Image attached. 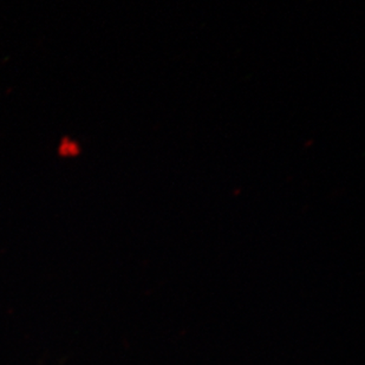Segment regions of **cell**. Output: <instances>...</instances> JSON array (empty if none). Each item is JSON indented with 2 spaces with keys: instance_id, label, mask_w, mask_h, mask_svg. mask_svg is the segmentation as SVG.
I'll return each instance as SVG.
<instances>
[{
  "instance_id": "cell-1",
  "label": "cell",
  "mask_w": 365,
  "mask_h": 365,
  "mask_svg": "<svg viewBox=\"0 0 365 365\" xmlns=\"http://www.w3.org/2000/svg\"><path fill=\"white\" fill-rule=\"evenodd\" d=\"M80 153V148L75 142L70 140H63L59 147V154L62 156H75Z\"/></svg>"
}]
</instances>
